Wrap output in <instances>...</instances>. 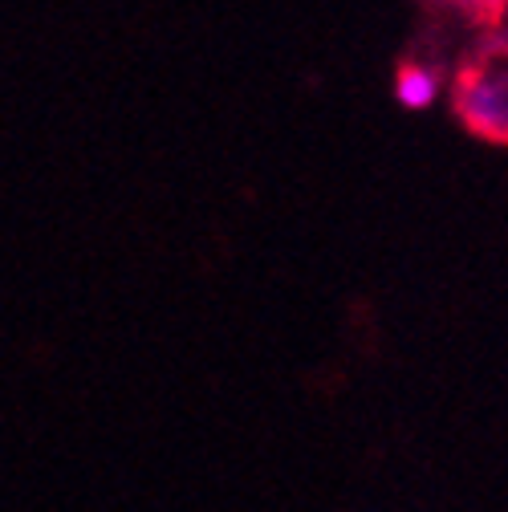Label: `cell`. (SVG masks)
<instances>
[{
	"mask_svg": "<svg viewBox=\"0 0 508 512\" xmlns=\"http://www.w3.org/2000/svg\"><path fill=\"white\" fill-rule=\"evenodd\" d=\"M395 94L407 110H427L439 94V78L427 70V66H403L399 70V82H395Z\"/></svg>",
	"mask_w": 508,
	"mask_h": 512,
	"instance_id": "2",
	"label": "cell"
},
{
	"mask_svg": "<svg viewBox=\"0 0 508 512\" xmlns=\"http://www.w3.org/2000/svg\"><path fill=\"white\" fill-rule=\"evenodd\" d=\"M427 5H460V0H427Z\"/></svg>",
	"mask_w": 508,
	"mask_h": 512,
	"instance_id": "4",
	"label": "cell"
},
{
	"mask_svg": "<svg viewBox=\"0 0 508 512\" xmlns=\"http://www.w3.org/2000/svg\"><path fill=\"white\" fill-rule=\"evenodd\" d=\"M456 114L472 135L504 143L508 139V82H504V66H476L456 94Z\"/></svg>",
	"mask_w": 508,
	"mask_h": 512,
	"instance_id": "1",
	"label": "cell"
},
{
	"mask_svg": "<svg viewBox=\"0 0 508 512\" xmlns=\"http://www.w3.org/2000/svg\"><path fill=\"white\" fill-rule=\"evenodd\" d=\"M460 5H468V9H476V13H500L504 0H460Z\"/></svg>",
	"mask_w": 508,
	"mask_h": 512,
	"instance_id": "3",
	"label": "cell"
}]
</instances>
